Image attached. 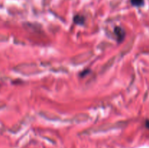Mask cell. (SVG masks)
<instances>
[{
  "label": "cell",
  "mask_w": 149,
  "mask_h": 148,
  "mask_svg": "<svg viewBox=\"0 0 149 148\" xmlns=\"http://www.w3.org/2000/svg\"><path fill=\"white\" fill-rule=\"evenodd\" d=\"M146 128L149 129V120H146Z\"/></svg>",
  "instance_id": "cell-4"
},
{
  "label": "cell",
  "mask_w": 149,
  "mask_h": 148,
  "mask_svg": "<svg viewBox=\"0 0 149 148\" xmlns=\"http://www.w3.org/2000/svg\"><path fill=\"white\" fill-rule=\"evenodd\" d=\"M114 34L116 35V40L119 43L123 41V40L125 39V36H126V32H125V29L123 28L120 27V26H116L114 28Z\"/></svg>",
  "instance_id": "cell-1"
},
{
  "label": "cell",
  "mask_w": 149,
  "mask_h": 148,
  "mask_svg": "<svg viewBox=\"0 0 149 148\" xmlns=\"http://www.w3.org/2000/svg\"><path fill=\"white\" fill-rule=\"evenodd\" d=\"M74 22L75 24L83 25L85 22V17L80 15H77L74 17Z\"/></svg>",
  "instance_id": "cell-2"
},
{
  "label": "cell",
  "mask_w": 149,
  "mask_h": 148,
  "mask_svg": "<svg viewBox=\"0 0 149 148\" xmlns=\"http://www.w3.org/2000/svg\"><path fill=\"white\" fill-rule=\"evenodd\" d=\"M88 71H87V70H85V71H84V72H85V73H87V72H88ZM83 73H80V75H81V76H82Z\"/></svg>",
  "instance_id": "cell-5"
},
{
  "label": "cell",
  "mask_w": 149,
  "mask_h": 148,
  "mask_svg": "<svg viewBox=\"0 0 149 148\" xmlns=\"http://www.w3.org/2000/svg\"><path fill=\"white\" fill-rule=\"evenodd\" d=\"M131 4L135 7H141L143 5L144 0H131Z\"/></svg>",
  "instance_id": "cell-3"
}]
</instances>
